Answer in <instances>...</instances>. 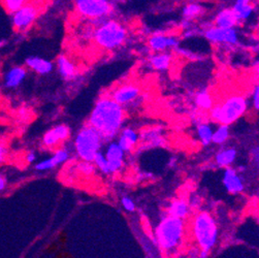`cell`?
Returning a JSON list of instances; mask_svg holds the SVG:
<instances>
[{"mask_svg": "<svg viewBox=\"0 0 259 258\" xmlns=\"http://www.w3.org/2000/svg\"><path fill=\"white\" fill-rule=\"evenodd\" d=\"M27 70L24 66H14L11 67L5 73V85L7 88L14 89L19 87L23 81L26 79Z\"/></svg>", "mask_w": 259, "mask_h": 258, "instance_id": "obj_20", "label": "cell"}, {"mask_svg": "<svg viewBox=\"0 0 259 258\" xmlns=\"http://www.w3.org/2000/svg\"><path fill=\"white\" fill-rule=\"evenodd\" d=\"M190 204L181 198H176L167 205V215L185 220L190 214Z\"/></svg>", "mask_w": 259, "mask_h": 258, "instance_id": "obj_22", "label": "cell"}, {"mask_svg": "<svg viewBox=\"0 0 259 258\" xmlns=\"http://www.w3.org/2000/svg\"><path fill=\"white\" fill-rule=\"evenodd\" d=\"M149 48L155 52H167L169 50H176L180 46V38L174 34H164V33H154L148 39Z\"/></svg>", "mask_w": 259, "mask_h": 258, "instance_id": "obj_11", "label": "cell"}, {"mask_svg": "<svg viewBox=\"0 0 259 258\" xmlns=\"http://www.w3.org/2000/svg\"><path fill=\"white\" fill-rule=\"evenodd\" d=\"M230 138V129L228 125L219 124L216 129H214L213 137H212V143L216 145H223L225 144L228 139Z\"/></svg>", "mask_w": 259, "mask_h": 258, "instance_id": "obj_29", "label": "cell"}, {"mask_svg": "<svg viewBox=\"0 0 259 258\" xmlns=\"http://www.w3.org/2000/svg\"><path fill=\"white\" fill-rule=\"evenodd\" d=\"M7 154H8V150H7L6 146L0 144V165H2L6 161Z\"/></svg>", "mask_w": 259, "mask_h": 258, "instance_id": "obj_35", "label": "cell"}, {"mask_svg": "<svg viewBox=\"0 0 259 258\" xmlns=\"http://www.w3.org/2000/svg\"><path fill=\"white\" fill-rule=\"evenodd\" d=\"M191 232L200 250L211 252L215 248L218 242L219 229L217 221L209 212L201 211L194 216L191 224Z\"/></svg>", "mask_w": 259, "mask_h": 258, "instance_id": "obj_5", "label": "cell"}, {"mask_svg": "<svg viewBox=\"0 0 259 258\" xmlns=\"http://www.w3.org/2000/svg\"><path fill=\"white\" fill-rule=\"evenodd\" d=\"M186 236L185 220L165 215L155 228V242L160 250L169 255L183 246Z\"/></svg>", "mask_w": 259, "mask_h": 258, "instance_id": "obj_2", "label": "cell"}, {"mask_svg": "<svg viewBox=\"0 0 259 258\" xmlns=\"http://www.w3.org/2000/svg\"><path fill=\"white\" fill-rule=\"evenodd\" d=\"M94 163V165L96 166V168H98L101 173L106 174V175H110V168H109V163H108V159L105 156V153H102L101 151H99L92 161Z\"/></svg>", "mask_w": 259, "mask_h": 258, "instance_id": "obj_30", "label": "cell"}, {"mask_svg": "<svg viewBox=\"0 0 259 258\" xmlns=\"http://www.w3.org/2000/svg\"><path fill=\"white\" fill-rule=\"evenodd\" d=\"M203 12H204V9L200 5L195 3H190L183 8L182 14H183L184 20L192 22L193 20L199 18L203 14Z\"/></svg>", "mask_w": 259, "mask_h": 258, "instance_id": "obj_28", "label": "cell"}, {"mask_svg": "<svg viewBox=\"0 0 259 258\" xmlns=\"http://www.w3.org/2000/svg\"><path fill=\"white\" fill-rule=\"evenodd\" d=\"M141 92L142 89L138 84L129 82L115 88L111 92L110 97L125 109L138 101V99L141 97Z\"/></svg>", "mask_w": 259, "mask_h": 258, "instance_id": "obj_10", "label": "cell"}, {"mask_svg": "<svg viewBox=\"0 0 259 258\" xmlns=\"http://www.w3.org/2000/svg\"><path fill=\"white\" fill-rule=\"evenodd\" d=\"M237 155H238V151L236 148L224 147L217 152L215 156V162L219 167H223V168L229 167L236 161Z\"/></svg>", "mask_w": 259, "mask_h": 258, "instance_id": "obj_24", "label": "cell"}, {"mask_svg": "<svg viewBox=\"0 0 259 258\" xmlns=\"http://www.w3.org/2000/svg\"><path fill=\"white\" fill-rule=\"evenodd\" d=\"M125 152L120 148L117 142H110L107 149L105 156L108 159L110 175L119 173L124 166V158Z\"/></svg>", "mask_w": 259, "mask_h": 258, "instance_id": "obj_13", "label": "cell"}, {"mask_svg": "<svg viewBox=\"0 0 259 258\" xmlns=\"http://www.w3.org/2000/svg\"><path fill=\"white\" fill-rule=\"evenodd\" d=\"M238 25L239 21L232 9H223L219 11L214 19V26L222 29L236 28Z\"/></svg>", "mask_w": 259, "mask_h": 258, "instance_id": "obj_19", "label": "cell"}, {"mask_svg": "<svg viewBox=\"0 0 259 258\" xmlns=\"http://www.w3.org/2000/svg\"><path fill=\"white\" fill-rule=\"evenodd\" d=\"M249 99L241 93H232L209 111L210 119L223 125H231L246 115L249 110Z\"/></svg>", "mask_w": 259, "mask_h": 258, "instance_id": "obj_3", "label": "cell"}, {"mask_svg": "<svg viewBox=\"0 0 259 258\" xmlns=\"http://www.w3.org/2000/svg\"><path fill=\"white\" fill-rule=\"evenodd\" d=\"M203 33L206 40L217 46L236 47L240 41L239 32L236 28L222 29L213 25L212 27H209Z\"/></svg>", "mask_w": 259, "mask_h": 258, "instance_id": "obj_9", "label": "cell"}, {"mask_svg": "<svg viewBox=\"0 0 259 258\" xmlns=\"http://www.w3.org/2000/svg\"><path fill=\"white\" fill-rule=\"evenodd\" d=\"M77 170H79L82 175L85 176H92L95 174L96 166L92 161H81L77 164Z\"/></svg>", "mask_w": 259, "mask_h": 258, "instance_id": "obj_32", "label": "cell"}, {"mask_svg": "<svg viewBox=\"0 0 259 258\" xmlns=\"http://www.w3.org/2000/svg\"><path fill=\"white\" fill-rule=\"evenodd\" d=\"M194 103L199 111L204 112H209L215 105L212 94L206 90H200L195 93Z\"/></svg>", "mask_w": 259, "mask_h": 258, "instance_id": "obj_25", "label": "cell"}, {"mask_svg": "<svg viewBox=\"0 0 259 258\" xmlns=\"http://www.w3.org/2000/svg\"><path fill=\"white\" fill-rule=\"evenodd\" d=\"M26 66L33 70L35 73L46 75L54 70V64L48 59H44L37 56H30L25 61Z\"/></svg>", "mask_w": 259, "mask_h": 258, "instance_id": "obj_21", "label": "cell"}, {"mask_svg": "<svg viewBox=\"0 0 259 258\" xmlns=\"http://www.w3.org/2000/svg\"><path fill=\"white\" fill-rule=\"evenodd\" d=\"M70 137V131L68 126L64 124L57 125L48 131L42 138V145L46 148L53 149L60 143L65 142Z\"/></svg>", "mask_w": 259, "mask_h": 258, "instance_id": "obj_14", "label": "cell"}, {"mask_svg": "<svg viewBox=\"0 0 259 258\" xmlns=\"http://www.w3.org/2000/svg\"><path fill=\"white\" fill-rule=\"evenodd\" d=\"M253 0H236V5H248V4H252Z\"/></svg>", "mask_w": 259, "mask_h": 258, "instance_id": "obj_38", "label": "cell"}, {"mask_svg": "<svg viewBox=\"0 0 259 258\" xmlns=\"http://www.w3.org/2000/svg\"><path fill=\"white\" fill-rule=\"evenodd\" d=\"M214 133L213 126L204 121H200L197 123L196 127V135L198 138V141L202 146H208L212 143V137Z\"/></svg>", "mask_w": 259, "mask_h": 258, "instance_id": "obj_26", "label": "cell"}, {"mask_svg": "<svg viewBox=\"0 0 259 258\" xmlns=\"http://www.w3.org/2000/svg\"><path fill=\"white\" fill-rule=\"evenodd\" d=\"M105 140L91 125H84L76 134L73 146L77 156L83 161H93L95 155L101 151Z\"/></svg>", "mask_w": 259, "mask_h": 258, "instance_id": "obj_6", "label": "cell"}, {"mask_svg": "<svg viewBox=\"0 0 259 258\" xmlns=\"http://www.w3.org/2000/svg\"><path fill=\"white\" fill-rule=\"evenodd\" d=\"M40 12L39 4L35 2H27L18 11L12 14V22L14 28L19 32H24L31 28Z\"/></svg>", "mask_w": 259, "mask_h": 258, "instance_id": "obj_8", "label": "cell"}, {"mask_svg": "<svg viewBox=\"0 0 259 258\" xmlns=\"http://www.w3.org/2000/svg\"><path fill=\"white\" fill-rule=\"evenodd\" d=\"M125 118V109L110 96H103L95 103L89 116V125L96 129L105 142L113 141L123 128Z\"/></svg>", "mask_w": 259, "mask_h": 258, "instance_id": "obj_1", "label": "cell"}, {"mask_svg": "<svg viewBox=\"0 0 259 258\" xmlns=\"http://www.w3.org/2000/svg\"><path fill=\"white\" fill-rule=\"evenodd\" d=\"M0 2H2L4 8L8 13L13 14L16 11H18L21 7H23L28 0H0Z\"/></svg>", "mask_w": 259, "mask_h": 258, "instance_id": "obj_31", "label": "cell"}, {"mask_svg": "<svg viewBox=\"0 0 259 258\" xmlns=\"http://www.w3.org/2000/svg\"><path fill=\"white\" fill-rule=\"evenodd\" d=\"M141 145L145 149L151 148H160L165 145V139L163 137V129L160 126L149 127L139 134Z\"/></svg>", "mask_w": 259, "mask_h": 258, "instance_id": "obj_12", "label": "cell"}, {"mask_svg": "<svg viewBox=\"0 0 259 258\" xmlns=\"http://www.w3.org/2000/svg\"><path fill=\"white\" fill-rule=\"evenodd\" d=\"M57 69L61 77L65 81H71L77 75V66L71 58L62 54L56 61Z\"/></svg>", "mask_w": 259, "mask_h": 258, "instance_id": "obj_18", "label": "cell"}, {"mask_svg": "<svg viewBox=\"0 0 259 258\" xmlns=\"http://www.w3.org/2000/svg\"><path fill=\"white\" fill-rule=\"evenodd\" d=\"M250 102H251V106L253 109H255L256 111L259 110V87H258V85H256L252 90Z\"/></svg>", "mask_w": 259, "mask_h": 258, "instance_id": "obj_34", "label": "cell"}, {"mask_svg": "<svg viewBox=\"0 0 259 258\" xmlns=\"http://www.w3.org/2000/svg\"><path fill=\"white\" fill-rule=\"evenodd\" d=\"M121 204L123 206V209L127 212H135L136 211V203L133 200V198L128 197V196H124L121 199Z\"/></svg>", "mask_w": 259, "mask_h": 258, "instance_id": "obj_33", "label": "cell"}, {"mask_svg": "<svg viewBox=\"0 0 259 258\" xmlns=\"http://www.w3.org/2000/svg\"><path fill=\"white\" fill-rule=\"evenodd\" d=\"M222 183L226 191L230 194H239L245 189L244 181L240 176L239 170L231 166L225 168L222 177Z\"/></svg>", "mask_w": 259, "mask_h": 258, "instance_id": "obj_15", "label": "cell"}, {"mask_svg": "<svg viewBox=\"0 0 259 258\" xmlns=\"http://www.w3.org/2000/svg\"><path fill=\"white\" fill-rule=\"evenodd\" d=\"M174 61V57L171 53L168 52H160V53H155L149 59L150 66L158 71H164L170 68Z\"/></svg>", "mask_w": 259, "mask_h": 258, "instance_id": "obj_23", "label": "cell"}, {"mask_svg": "<svg viewBox=\"0 0 259 258\" xmlns=\"http://www.w3.org/2000/svg\"><path fill=\"white\" fill-rule=\"evenodd\" d=\"M28 115V113H27V110L26 109H21L20 110V112H19V116L22 118V119H25V117Z\"/></svg>", "mask_w": 259, "mask_h": 258, "instance_id": "obj_39", "label": "cell"}, {"mask_svg": "<svg viewBox=\"0 0 259 258\" xmlns=\"http://www.w3.org/2000/svg\"><path fill=\"white\" fill-rule=\"evenodd\" d=\"M68 159H69L68 150L65 148H61V149H58L53 154V156L37 162L34 167L37 171H47L57 167L60 164L65 163Z\"/></svg>", "mask_w": 259, "mask_h": 258, "instance_id": "obj_16", "label": "cell"}, {"mask_svg": "<svg viewBox=\"0 0 259 258\" xmlns=\"http://www.w3.org/2000/svg\"><path fill=\"white\" fill-rule=\"evenodd\" d=\"M4 46V41L3 40H0V48H2Z\"/></svg>", "mask_w": 259, "mask_h": 258, "instance_id": "obj_40", "label": "cell"}, {"mask_svg": "<svg viewBox=\"0 0 259 258\" xmlns=\"http://www.w3.org/2000/svg\"><path fill=\"white\" fill-rule=\"evenodd\" d=\"M6 188H7V180L3 175H0V192L4 191Z\"/></svg>", "mask_w": 259, "mask_h": 258, "instance_id": "obj_37", "label": "cell"}, {"mask_svg": "<svg viewBox=\"0 0 259 258\" xmlns=\"http://www.w3.org/2000/svg\"><path fill=\"white\" fill-rule=\"evenodd\" d=\"M95 22L98 25L92 32V37L99 49L114 51L121 48L127 40L128 31L121 22L108 18Z\"/></svg>", "mask_w": 259, "mask_h": 258, "instance_id": "obj_4", "label": "cell"}, {"mask_svg": "<svg viewBox=\"0 0 259 258\" xmlns=\"http://www.w3.org/2000/svg\"><path fill=\"white\" fill-rule=\"evenodd\" d=\"M74 11L80 17L95 22L108 18L113 4L110 0H74Z\"/></svg>", "mask_w": 259, "mask_h": 258, "instance_id": "obj_7", "label": "cell"}, {"mask_svg": "<svg viewBox=\"0 0 259 258\" xmlns=\"http://www.w3.org/2000/svg\"><path fill=\"white\" fill-rule=\"evenodd\" d=\"M139 141L140 135L138 132L132 127H126L121 129L117 143L125 153H128L139 145Z\"/></svg>", "mask_w": 259, "mask_h": 258, "instance_id": "obj_17", "label": "cell"}, {"mask_svg": "<svg viewBox=\"0 0 259 258\" xmlns=\"http://www.w3.org/2000/svg\"><path fill=\"white\" fill-rule=\"evenodd\" d=\"M36 160V154L33 151H30L26 155V161L28 163H33Z\"/></svg>", "mask_w": 259, "mask_h": 258, "instance_id": "obj_36", "label": "cell"}, {"mask_svg": "<svg viewBox=\"0 0 259 258\" xmlns=\"http://www.w3.org/2000/svg\"><path fill=\"white\" fill-rule=\"evenodd\" d=\"M232 11H234L239 24L248 21L252 15L254 14L255 8L253 6V4H248V5H234V7L231 8Z\"/></svg>", "mask_w": 259, "mask_h": 258, "instance_id": "obj_27", "label": "cell"}]
</instances>
